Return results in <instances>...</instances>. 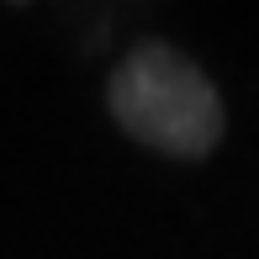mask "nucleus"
Listing matches in <instances>:
<instances>
[{
  "label": "nucleus",
  "mask_w": 259,
  "mask_h": 259,
  "mask_svg": "<svg viewBox=\"0 0 259 259\" xmlns=\"http://www.w3.org/2000/svg\"><path fill=\"white\" fill-rule=\"evenodd\" d=\"M106 111L138 148H154V154L180 164L211 159L228 133L222 90L185 48H175L164 37L138 42L111 64Z\"/></svg>",
  "instance_id": "f257e3e1"
}]
</instances>
